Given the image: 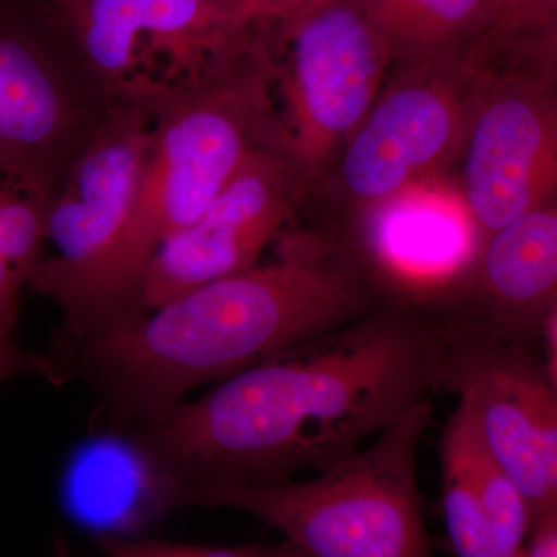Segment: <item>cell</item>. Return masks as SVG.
<instances>
[{
  "mask_svg": "<svg viewBox=\"0 0 557 557\" xmlns=\"http://www.w3.org/2000/svg\"><path fill=\"white\" fill-rule=\"evenodd\" d=\"M440 351L437 313L380 304L134 428L193 490L284 482L350 457L437 391Z\"/></svg>",
  "mask_w": 557,
  "mask_h": 557,
  "instance_id": "6da1fadb",
  "label": "cell"
},
{
  "mask_svg": "<svg viewBox=\"0 0 557 557\" xmlns=\"http://www.w3.org/2000/svg\"><path fill=\"white\" fill-rule=\"evenodd\" d=\"M276 259L89 336L58 333V383L79 380L102 424L138 426L201 384L223 381L380 306L369 274L330 233L285 231Z\"/></svg>",
  "mask_w": 557,
  "mask_h": 557,
  "instance_id": "7a4b0ae2",
  "label": "cell"
},
{
  "mask_svg": "<svg viewBox=\"0 0 557 557\" xmlns=\"http://www.w3.org/2000/svg\"><path fill=\"white\" fill-rule=\"evenodd\" d=\"M270 121L269 53L252 42L218 75L160 106L123 228L89 267L40 293L61 310L62 335H97L143 317L149 260L200 218L249 150L265 145Z\"/></svg>",
  "mask_w": 557,
  "mask_h": 557,
  "instance_id": "3957f363",
  "label": "cell"
},
{
  "mask_svg": "<svg viewBox=\"0 0 557 557\" xmlns=\"http://www.w3.org/2000/svg\"><path fill=\"white\" fill-rule=\"evenodd\" d=\"M432 412L421 399L368 448L314 478L196 487L189 507L245 512L302 557H431L418 453Z\"/></svg>",
  "mask_w": 557,
  "mask_h": 557,
  "instance_id": "277c9868",
  "label": "cell"
},
{
  "mask_svg": "<svg viewBox=\"0 0 557 557\" xmlns=\"http://www.w3.org/2000/svg\"><path fill=\"white\" fill-rule=\"evenodd\" d=\"M282 54L269 51L265 145L287 164L302 205L332 174L383 89L392 51L364 2L307 3L287 17Z\"/></svg>",
  "mask_w": 557,
  "mask_h": 557,
  "instance_id": "5b68a950",
  "label": "cell"
},
{
  "mask_svg": "<svg viewBox=\"0 0 557 557\" xmlns=\"http://www.w3.org/2000/svg\"><path fill=\"white\" fill-rule=\"evenodd\" d=\"M108 102L157 110L248 49L237 0H49Z\"/></svg>",
  "mask_w": 557,
  "mask_h": 557,
  "instance_id": "8992f818",
  "label": "cell"
},
{
  "mask_svg": "<svg viewBox=\"0 0 557 557\" xmlns=\"http://www.w3.org/2000/svg\"><path fill=\"white\" fill-rule=\"evenodd\" d=\"M474 94L467 54L403 64L344 146L319 193L350 228L456 164Z\"/></svg>",
  "mask_w": 557,
  "mask_h": 557,
  "instance_id": "52a82bcc",
  "label": "cell"
},
{
  "mask_svg": "<svg viewBox=\"0 0 557 557\" xmlns=\"http://www.w3.org/2000/svg\"><path fill=\"white\" fill-rule=\"evenodd\" d=\"M474 94L457 161V194L485 240L556 201L557 83L552 58L494 64L468 54Z\"/></svg>",
  "mask_w": 557,
  "mask_h": 557,
  "instance_id": "ba28073f",
  "label": "cell"
},
{
  "mask_svg": "<svg viewBox=\"0 0 557 557\" xmlns=\"http://www.w3.org/2000/svg\"><path fill=\"white\" fill-rule=\"evenodd\" d=\"M437 391L457 394L533 520L557 508V381L542 347L443 317Z\"/></svg>",
  "mask_w": 557,
  "mask_h": 557,
  "instance_id": "9c48e42d",
  "label": "cell"
},
{
  "mask_svg": "<svg viewBox=\"0 0 557 557\" xmlns=\"http://www.w3.org/2000/svg\"><path fill=\"white\" fill-rule=\"evenodd\" d=\"M109 102L79 67L0 14V172L49 201Z\"/></svg>",
  "mask_w": 557,
  "mask_h": 557,
  "instance_id": "30bf717a",
  "label": "cell"
},
{
  "mask_svg": "<svg viewBox=\"0 0 557 557\" xmlns=\"http://www.w3.org/2000/svg\"><path fill=\"white\" fill-rule=\"evenodd\" d=\"M299 207L284 160L267 145L249 150L200 218L149 260L139 284L143 314L258 265Z\"/></svg>",
  "mask_w": 557,
  "mask_h": 557,
  "instance_id": "8fae6325",
  "label": "cell"
},
{
  "mask_svg": "<svg viewBox=\"0 0 557 557\" xmlns=\"http://www.w3.org/2000/svg\"><path fill=\"white\" fill-rule=\"evenodd\" d=\"M159 110V109H157ZM157 110L109 102L97 129L47 201V255L27 287L42 293L95 262L123 228L145 168Z\"/></svg>",
  "mask_w": 557,
  "mask_h": 557,
  "instance_id": "7c38bea8",
  "label": "cell"
},
{
  "mask_svg": "<svg viewBox=\"0 0 557 557\" xmlns=\"http://www.w3.org/2000/svg\"><path fill=\"white\" fill-rule=\"evenodd\" d=\"M62 508L95 537H145L178 508L190 485L134 426L102 424L70 454L62 471Z\"/></svg>",
  "mask_w": 557,
  "mask_h": 557,
  "instance_id": "4fadbf2b",
  "label": "cell"
},
{
  "mask_svg": "<svg viewBox=\"0 0 557 557\" xmlns=\"http://www.w3.org/2000/svg\"><path fill=\"white\" fill-rule=\"evenodd\" d=\"M557 306V200L485 237L468 277L438 310L520 341L541 344Z\"/></svg>",
  "mask_w": 557,
  "mask_h": 557,
  "instance_id": "5bb4252c",
  "label": "cell"
},
{
  "mask_svg": "<svg viewBox=\"0 0 557 557\" xmlns=\"http://www.w3.org/2000/svg\"><path fill=\"white\" fill-rule=\"evenodd\" d=\"M442 437L456 448L478 491L493 557H522L533 527L530 505L487 449L471 410L460 399Z\"/></svg>",
  "mask_w": 557,
  "mask_h": 557,
  "instance_id": "9a60e30c",
  "label": "cell"
},
{
  "mask_svg": "<svg viewBox=\"0 0 557 557\" xmlns=\"http://www.w3.org/2000/svg\"><path fill=\"white\" fill-rule=\"evenodd\" d=\"M47 200L0 172V327L13 332L22 289L46 256Z\"/></svg>",
  "mask_w": 557,
  "mask_h": 557,
  "instance_id": "2e32d148",
  "label": "cell"
},
{
  "mask_svg": "<svg viewBox=\"0 0 557 557\" xmlns=\"http://www.w3.org/2000/svg\"><path fill=\"white\" fill-rule=\"evenodd\" d=\"M485 0H364L373 24L403 64L458 58L445 44L482 13Z\"/></svg>",
  "mask_w": 557,
  "mask_h": 557,
  "instance_id": "e0dca14e",
  "label": "cell"
},
{
  "mask_svg": "<svg viewBox=\"0 0 557 557\" xmlns=\"http://www.w3.org/2000/svg\"><path fill=\"white\" fill-rule=\"evenodd\" d=\"M442 504L450 545L457 557H493L478 491L456 448L440 440Z\"/></svg>",
  "mask_w": 557,
  "mask_h": 557,
  "instance_id": "ac0fdd59",
  "label": "cell"
},
{
  "mask_svg": "<svg viewBox=\"0 0 557 557\" xmlns=\"http://www.w3.org/2000/svg\"><path fill=\"white\" fill-rule=\"evenodd\" d=\"M97 545L102 557H302L287 541L273 545L214 547V545L180 544V542L145 536L100 537L97 539Z\"/></svg>",
  "mask_w": 557,
  "mask_h": 557,
  "instance_id": "d6986e66",
  "label": "cell"
},
{
  "mask_svg": "<svg viewBox=\"0 0 557 557\" xmlns=\"http://www.w3.org/2000/svg\"><path fill=\"white\" fill-rule=\"evenodd\" d=\"M20 375L42 376L58 386L53 366L46 355L25 350L13 338V332L0 327V384Z\"/></svg>",
  "mask_w": 557,
  "mask_h": 557,
  "instance_id": "ffe728a7",
  "label": "cell"
},
{
  "mask_svg": "<svg viewBox=\"0 0 557 557\" xmlns=\"http://www.w3.org/2000/svg\"><path fill=\"white\" fill-rule=\"evenodd\" d=\"M311 0H237L240 20L245 25L256 21L287 20Z\"/></svg>",
  "mask_w": 557,
  "mask_h": 557,
  "instance_id": "44dd1931",
  "label": "cell"
},
{
  "mask_svg": "<svg viewBox=\"0 0 557 557\" xmlns=\"http://www.w3.org/2000/svg\"><path fill=\"white\" fill-rule=\"evenodd\" d=\"M51 557H75L69 547L67 539L62 534H57L53 541V556Z\"/></svg>",
  "mask_w": 557,
  "mask_h": 557,
  "instance_id": "7402d4cb",
  "label": "cell"
},
{
  "mask_svg": "<svg viewBox=\"0 0 557 557\" xmlns=\"http://www.w3.org/2000/svg\"><path fill=\"white\" fill-rule=\"evenodd\" d=\"M432 557V556H431Z\"/></svg>",
  "mask_w": 557,
  "mask_h": 557,
  "instance_id": "603a6c76",
  "label": "cell"
}]
</instances>
